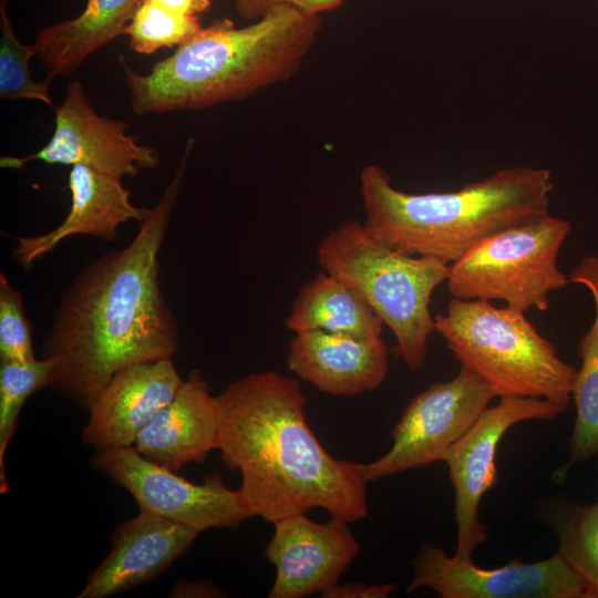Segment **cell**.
I'll list each match as a JSON object with an SVG mask.
<instances>
[{
  "mask_svg": "<svg viewBox=\"0 0 598 598\" xmlns=\"http://www.w3.org/2000/svg\"><path fill=\"white\" fill-rule=\"evenodd\" d=\"M124 248L87 264L62 296L42 344L51 362L48 389L89 409L122 369L173 359L179 331L159 283L158 254L186 162Z\"/></svg>",
  "mask_w": 598,
  "mask_h": 598,
  "instance_id": "obj_1",
  "label": "cell"
},
{
  "mask_svg": "<svg viewBox=\"0 0 598 598\" xmlns=\"http://www.w3.org/2000/svg\"><path fill=\"white\" fill-rule=\"evenodd\" d=\"M300 380L268 370L217 395L220 457L241 475L240 496L267 523L312 508L353 523L368 515L364 464L329 454L306 417Z\"/></svg>",
  "mask_w": 598,
  "mask_h": 598,
  "instance_id": "obj_2",
  "label": "cell"
},
{
  "mask_svg": "<svg viewBox=\"0 0 598 598\" xmlns=\"http://www.w3.org/2000/svg\"><path fill=\"white\" fill-rule=\"evenodd\" d=\"M321 25L320 16L290 6H278L245 27L215 20L147 74L123 62L132 110H199L245 99L293 75Z\"/></svg>",
  "mask_w": 598,
  "mask_h": 598,
  "instance_id": "obj_3",
  "label": "cell"
},
{
  "mask_svg": "<svg viewBox=\"0 0 598 598\" xmlns=\"http://www.w3.org/2000/svg\"><path fill=\"white\" fill-rule=\"evenodd\" d=\"M547 168L514 166L440 193H409L371 164L360 174L368 233L400 252L448 265L486 238L549 213Z\"/></svg>",
  "mask_w": 598,
  "mask_h": 598,
  "instance_id": "obj_4",
  "label": "cell"
},
{
  "mask_svg": "<svg viewBox=\"0 0 598 598\" xmlns=\"http://www.w3.org/2000/svg\"><path fill=\"white\" fill-rule=\"evenodd\" d=\"M317 259L323 271L373 309L392 331L396 355L411 371H419L435 331L431 297L446 281L450 265L394 250L373 238L357 219L330 230L317 248Z\"/></svg>",
  "mask_w": 598,
  "mask_h": 598,
  "instance_id": "obj_5",
  "label": "cell"
},
{
  "mask_svg": "<svg viewBox=\"0 0 598 598\" xmlns=\"http://www.w3.org/2000/svg\"><path fill=\"white\" fill-rule=\"evenodd\" d=\"M434 324L461 367L495 396L539 398L568 409L577 369L558 357L524 311L453 298Z\"/></svg>",
  "mask_w": 598,
  "mask_h": 598,
  "instance_id": "obj_6",
  "label": "cell"
},
{
  "mask_svg": "<svg viewBox=\"0 0 598 598\" xmlns=\"http://www.w3.org/2000/svg\"><path fill=\"white\" fill-rule=\"evenodd\" d=\"M568 220L549 213L504 229L450 265L446 286L461 300H502L526 312L546 311L549 295L571 281L557 265Z\"/></svg>",
  "mask_w": 598,
  "mask_h": 598,
  "instance_id": "obj_7",
  "label": "cell"
},
{
  "mask_svg": "<svg viewBox=\"0 0 598 598\" xmlns=\"http://www.w3.org/2000/svg\"><path fill=\"white\" fill-rule=\"evenodd\" d=\"M494 396L489 386L464 367L453 379L431 384L403 410L392 431L390 450L364 464L365 482L443 461Z\"/></svg>",
  "mask_w": 598,
  "mask_h": 598,
  "instance_id": "obj_8",
  "label": "cell"
},
{
  "mask_svg": "<svg viewBox=\"0 0 598 598\" xmlns=\"http://www.w3.org/2000/svg\"><path fill=\"white\" fill-rule=\"evenodd\" d=\"M91 462L126 489L140 511L198 533L215 527L235 528L251 517L239 491L228 488L217 473L196 484L147 460L134 446L97 450Z\"/></svg>",
  "mask_w": 598,
  "mask_h": 598,
  "instance_id": "obj_9",
  "label": "cell"
},
{
  "mask_svg": "<svg viewBox=\"0 0 598 598\" xmlns=\"http://www.w3.org/2000/svg\"><path fill=\"white\" fill-rule=\"evenodd\" d=\"M566 411L546 399L503 396L486 408L475 423L444 454L454 487V516L457 526L455 556L472 553L488 539L487 526L480 518L485 493L497 481L496 452L501 439L515 424L527 420H553Z\"/></svg>",
  "mask_w": 598,
  "mask_h": 598,
  "instance_id": "obj_10",
  "label": "cell"
},
{
  "mask_svg": "<svg viewBox=\"0 0 598 598\" xmlns=\"http://www.w3.org/2000/svg\"><path fill=\"white\" fill-rule=\"evenodd\" d=\"M412 565L408 592L425 587L442 598H586L582 581L558 553L535 563L515 558L482 568L472 558L448 556L444 548L424 544Z\"/></svg>",
  "mask_w": 598,
  "mask_h": 598,
  "instance_id": "obj_11",
  "label": "cell"
},
{
  "mask_svg": "<svg viewBox=\"0 0 598 598\" xmlns=\"http://www.w3.org/2000/svg\"><path fill=\"white\" fill-rule=\"evenodd\" d=\"M54 111L55 125L50 141L31 155L2 156L1 167L22 168L37 159L50 165H83L122 178L134 177L142 168L158 165L156 150L126 135L124 122L95 112L81 82L69 83L63 103Z\"/></svg>",
  "mask_w": 598,
  "mask_h": 598,
  "instance_id": "obj_12",
  "label": "cell"
},
{
  "mask_svg": "<svg viewBox=\"0 0 598 598\" xmlns=\"http://www.w3.org/2000/svg\"><path fill=\"white\" fill-rule=\"evenodd\" d=\"M265 556L276 568L269 598H302L338 584L360 551L348 523L331 517L318 523L306 513L272 523Z\"/></svg>",
  "mask_w": 598,
  "mask_h": 598,
  "instance_id": "obj_13",
  "label": "cell"
},
{
  "mask_svg": "<svg viewBox=\"0 0 598 598\" xmlns=\"http://www.w3.org/2000/svg\"><path fill=\"white\" fill-rule=\"evenodd\" d=\"M198 532L151 513L116 526L104 559L87 575L76 598H106L148 582L185 554Z\"/></svg>",
  "mask_w": 598,
  "mask_h": 598,
  "instance_id": "obj_14",
  "label": "cell"
},
{
  "mask_svg": "<svg viewBox=\"0 0 598 598\" xmlns=\"http://www.w3.org/2000/svg\"><path fill=\"white\" fill-rule=\"evenodd\" d=\"M183 380L173 359L120 370L87 409L84 443L96 451L133 446L138 433L174 398Z\"/></svg>",
  "mask_w": 598,
  "mask_h": 598,
  "instance_id": "obj_15",
  "label": "cell"
},
{
  "mask_svg": "<svg viewBox=\"0 0 598 598\" xmlns=\"http://www.w3.org/2000/svg\"><path fill=\"white\" fill-rule=\"evenodd\" d=\"M388 357L382 337L309 330L289 341L287 367L322 392L353 396L382 384L389 372Z\"/></svg>",
  "mask_w": 598,
  "mask_h": 598,
  "instance_id": "obj_16",
  "label": "cell"
},
{
  "mask_svg": "<svg viewBox=\"0 0 598 598\" xmlns=\"http://www.w3.org/2000/svg\"><path fill=\"white\" fill-rule=\"evenodd\" d=\"M220 445L217 396L199 369L189 371L174 395L138 433L134 447L147 460L177 472L205 462Z\"/></svg>",
  "mask_w": 598,
  "mask_h": 598,
  "instance_id": "obj_17",
  "label": "cell"
},
{
  "mask_svg": "<svg viewBox=\"0 0 598 598\" xmlns=\"http://www.w3.org/2000/svg\"><path fill=\"white\" fill-rule=\"evenodd\" d=\"M121 179L87 166H71L68 181L71 207L68 215L45 234L18 237L12 251L14 260L28 269L71 236L90 235L114 240L120 225L132 219L143 221L151 209L133 205L131 193Z\"/></svg>",
  "mask_w": 598,
  "mask_h": 598,
  "instance_id": "obj_18",
  "label": "cell"
},
{
  "mask_svg": "<svg viewBox=\"0 0 598 598\" xmlns=\"http://www.w3.org/2000/svg\"><path fill=\"white\" fill-rule=\"evenodd\" d=\"M142 1L86 0L76 18L39 30L33 45L47 79L74 72L93 52L125 34Z\"/></svg>",
  "mask_w": 598,
  "mask_h": 598,
  "instance_id": "obj_19",
  "label": "cell"
},
{
  "mask_svg": "<svg viewBox=\"0 0 598 598\" xmlns=\"http://www.w3.org/2000/svg\"><path fill=\"white\" fill-rule=\"evenodd\" d=\"M383 326L357 292L323 270L300 289L286 319V327L295 333L322 330L382 337Z\"/></svg>",
  "mask_w": 598,
  "mask_h": 598,
  "instance_id": "obj_20",
  "label": "cell"
},
{
  "mask_svg": "<svg viewBox=\"0 0 598 598\" xmlns=\"http://www.w3.org/2000/svg\"><path fill=\"white\" fill-rule=\"evenodd\" d=\"M554 526L557 553L582 581L586 598H598V501L567 508Z\"/></svg>",
  "mask_w": 598,
  "mask_h": 598,
  "instance_id": "obj_21",
  "label": "cell"
},
{
  "mask_svg": "<svg viewBox=\"0 0 598 598\" xmlns=\"http://www.w3.org/2000/svg\"><path fill=\"white\" fill-rule=\"evenodd\" d=\"M51 362L45 358L29 361L0 362V492L6 493L9 481L6 474V452L13 436L22 406L29 396L48 389Z\"/></svg>",
  "mask_w": 598,
  "mask_h": 598,
  "instance_id": "obj_22",
  "label": "cell"
},
{
  "mask_svg": "<svg viewBox=\"0 0 598 598\" xmlns=\"http://www.w3.org/2000/svg\"><path fill=\"white\" fill-rule=\"evenodd\" d=\"M202 28L198 16L184 14L151 0H143L125 34L130 38L133 51L150 54L181 45Z\"/></svg>",
  "mask_w": 598,
  "mask_h": 598,
  "instance_id": "obj_23",
  "label": "cell"
},
{
  "mask_svg": "<svg viewBox=\"0 0 598 598\" xmlns=\"http://www.w3.org/2000/svg\"><path fill=\"white\" fill-rule=\"evenodd\" d=\"M0 97L38 100L54 109L50 96L51 80L35 82L32 79L29 61L37 56L35 48L21 43L16 37L6 0L0 4Z\"/></svg>",
  "mask_w": 598,
  "mask_h": 598,
  "instance_id": "obj_24",
  "label": "cell"
},
{
  "mask_svg": "<svg viewBox=\"0 0 598 598\" xmlns=\"http://www.w3.org/2000/svg\"><path fill=\"white\" fill-rule=\"evenodd\" d=\"M569 278L589 290L595 306L594 321L578 342L581 364L577 369L573 394L580 405L598 412V254L582 257Z\"/></svg>",
  "mask_w": 598,
  "mask_h": 598,
  "instance_id": "obj_25",
  "label": "cell"
},
{
  "mask_svg": "<svg viewBox=\"0 0 598 598\" xmlns=\"http://www.w3.org/2000/svg\"><path fill=\"white\" fill-rule=\"evenodd\" d=\"M0 358L9 361H29L34 358L32 326L24 313L23 299L0 274Z\"/></svg>",
  "mask_w": 598,
  "mask_h": 598,
  "instance_id": "obj_26",
  "label": "cell"
},
{
  "mask_svg": "<svg viewBox=\"0 0 598 598\" xmlns=\"http://www.w3.org/2000/svg\"><path fill=\"white\" fill-rule=\"evenodd\" d=\"M343 2L344 0H235L233 4L243 18L255 21L278 6H290L306 13L320 16L338 9Z\"/></svg>",
  "mask_w": 598,
  "mask_h": 598,
  "instance_id": "obj_27",
  "label": "cell"
},
{
  "mask_svg": "<svg viewBox=\"0 0 598 598\" xmlns=\"http://www.w3.org/2000/svg\"><path fill=\"white\" fill-rule=\"evenodd\" d=\"M398 589L396 584H337L323 594V598H386Z\"/></svg>",
  "mask_w": 598,
  "mask_h": 598,
  "instance_id": "obj_28",
  "label": "cell"
},
{
  "mask_svg": "<svg viewBox=\"0 0 598 598\" xmlns=\"http://www.w3.org/2000/svg\"><path fill=\"white\" fill-rule=\"evenodd\" d=\"M224 592L213 582L204 580L176 582L171 597H224Z\"/></svg>",
  "mask_w": 598,
  "mask_h": 598,
  "instance_id": "obj_29",
  "label": "cell"
},
{
  "mask_svg": "<svg viewBox=\"0 0 598 598\" xmlns=\"http://www.w3.org/2000/svg\"><path fill=\"white\" fill-rule=\"evenodd\" d=\"M164 7H167L177 12L189 14V16H200L206 12L212 4L210 0H151Z\"/></svg>",
  "mask_w": 598,
  "mask_h": 598,
  "instance_id": "obj_30",
  "label": "cell"
},
{
  "mask_svg": "<svg viewBox=\"0 0 598 598\" xmlns=\"http://www.w3.org/2000/svg\"><path fill=\"white\" fill-rule=\"evenodd\" d=\"M231 2H234L235 0H230Z\"/></svg>",
  "mask_w": 598,
  "mask_h": 598,
  "instance_id": "obj_31",
  "label": "cell"
}]
</instances>
